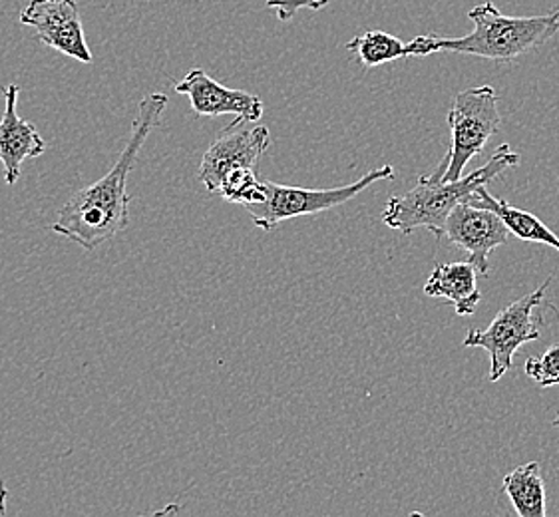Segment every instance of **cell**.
I'll list each match as a JSON object with an SVG mask.
<instances>
[{"label":"cell","instance_id":"obj_1","mask_svg":"<svg viewBox=\"0 0 559 517\" xmlns=\"http://www.w3.org/2000/svg\"><path fill=\"white\" fill-rule=\"evenodd\" d=\"M168 108V96L162 92L147 94L138 106L132 132L120 158L104 178L74 193L58 212L52 231L76 243L86 251H94L110 239L120 236L130 226V193L128 176L135 159L146 144L147 135L162 122V113Z\"/></svg>","mask_w":559,"mask_h":517},{"label":"cell","instance_id":"obj_2","mask_svg":"<svg viewBox=\"0 0 559 517\" xmlns=\"http://www.w3.org/2000/svg\"><path fill=\"white\" fill-rule=\"evenodd\" d=\"M520 161L522 156L508 144H502L481 168L462 176L460 180L442 181L435 180L432 176H420L411 192L389 200L382 212V224L406 236L425 227L437 239H442L444 224L452 209L459 203L468 202L478 188L498 180L503 171L515 168Z\"/></svg>","mask_w":559,"mask_h":517},{"label":"cell","instance_id":"obj_3","mask_svg":"<svg viewBox=\"0 0 559 517\" xmlns=\"http://www.w3.org/2000/svg\"><path fill=\"white\" fill-rule=\"evenodd\" d=\"M474 31L460 38L430 36L432 52H456L493 62L515 58L546 45L559 33V9L542 16H506L493 2H484L468 12Z\"/></svg>","mask_w":559,"mask_h":517},{"label":"cell","instance_id":"obj_4","mask_svg":"<svg viewBox=\"0 0 559 517\" xmlns=\"http://www.w3.org/2000/svg\"><path fill=\"white\" fill-rule=\"evenodd\" d=\"M502 124L498 94L492 86H480L456 94L448 112L450 147L440 161L435 180L454 181L464 176V168L476 158Z\"/></svg>","mask_w":559,"mask_h":517},{"label":"cell","instance_id":"obj_5","mask_svg":"<svg viewBox=\"0 0 559 517\" xmlns=\"http://www.w3.org/2000/svg\"><path fill=\"white\" fill-rule=\"evenodd\" d=\"M392 178H394V168L381 166L365 173L355 183L331 188V190H305V188H292V185H281L275 181L263 180L265 200L246 205V212L259 229L273 231L287 219L329 212L333 207L355 200L358 193L365 192L372 183L392 180Z\"/></svg>","mask_w":559,"mask_h":517},{"label":"cell","instance_id":"obj_6","mask_svg":"<svg viewBox=\"0 0 559 517\" xmlns=\"http://www.w3.org/2000/svg\"><path fill=\"white\" fill-rule=\"evenodd\" d=\"M551 279L542 282L536 291L508 304L490 325L481 330H471L464 338V347L484 349L490 354V383H498L514 364L515 352L526 342L542 337V316L537 309L544 304Z\"/></svg>","mask_w":559,"mask_h":517},{"label":"cell","instance_id":"obj_7","mask_svg":"<svg viewBox=\"0 0 559 517\" xmlns=\"http://www.w3.org/2000/svg\"><path fill=\"white\" fill-rule=\"evenodd\" d=\"M271 135L265 125L243 128L229 124L207 147L200 164V181L207 192L217 195L219 185L236 169H258L259 159L267 152Z\"/></svg>","mask_w":559,"mask_h":517},{"label":"cell","instance_id":"obj_8","mask_svg":"<svg viewBox=\"0 0 559 517\" xmlns=\"http://www.w3.org/2000/svg\"><path fill=\"white\" fill-rule=\"evenodd\" d=\"M21 23L36 31L43 45L90 64L94 57L86 45L76 0H31Z\"/></svg>","mask_w":559,"mask_h":517},{"label":"cell","instance_id":"obj_9","mask_svg":"<svg viewBox=\"0 0 559 517\" xmlns=\"http://www.w3.org/2000/svg\"><path fill=\"white\" fill-rule=\"evenodd\" d=\"M512 236L502 217L472 203H459L448 215L442 237L464 249L480 275L490 273V253Z\"/></svg>","mask_w":559,"mask_h":517},{"label":"cell","instance_id":"obj_10","mask_svg":"<svg viewBox=\"0 0 559 517\" xmlns=\"http://www.w3.org/2000/svg\"><path fill=\"white\" fill-rule=\"evenodd\" d=\"M178 94L188 96L191 108L203 118H217L231 113L236 120L231 124H253L263 116V101L255 94L237 88H227L213 80L202 68H193L186 79L174 86Z\"/></svg>","mask_w":559,"mask_h":517},{"label":"cell","instance_id":"obj_11","mask_svg":"<svg viewBox=\"0 0 559 517\" xmlns=\"http://www.w3.org/2000/svg\"><path fill=\"white\" fill-rule=\"evenodd\" d=\"M21 88L9 84L4 88V113L0 120V164L4 169V183L14 185L21 180L24 159L40 158L46 152L45 137L36 125L16 112Z\"/></svg>","mask_w":559,"mask_h":517},{"label":"cell","instance_id":"obj_12","mask_svg":"<svg viewBox=\"0 0 559 517\" xmlns=\"http://www.w3.org/2000/svg\"><path fill=\"white\" fill-rule=\"evenodd\" d=\"M478 269L471 258L459 263H438L425 285V292L435 299H444L454 306L456 315L468 316L476 313L481 301L478 289Z\"/></svg>","mask_w":559,"mask_h":517},{"label":"cell","instance_id":"obj_13","mask_svg":"<svg viewBox=\"0 0 559 517\" xmlns=\"http://www.w3.org/2000/svg\"><path fill=\"white\" fill-rule=\"evenodd\" d=\"M347 50L362 67L367 68L382 67L386 62H394L401 58H423L435 55L430 45V34L416 36L411 43H403L401 38L382 31H370V33L355 36L353 40H348Z\"/></svg>","mask_w":559,"mask_h":517},{"label":"cell","instance_id":"obj_14","mask_svg":"<svg viewBox=\"0 0 559 517\" xmlns=\"http://www.w3.org/2000/svg\"><path fill=\"white\" fill-rule=\"evenodd\" d=\"M468 203L496 212L502 217L503 224L510 229V233L518 237V239L530 241V243H544V245L559 251V237L548 226H544L536 215L524 212V209H518L514 205L493 197L492 193L486 190V185H481L476 192L472 193Z\"/></svg>","mask_w":559,"mask_h":517},{"label":"cell","instance_id":"obj_15","mask_svg":"<svg viewBox=\"0 0 559 517\" xmlns=\"http://www.w3.org/2000/svg\"><path fill=\"white\" fill-rule=\"evenodd\" d=\"M503 494L520 517H546V482L537 461L518 466L503 478Z\"/></svg>","mask_w":559,"mask_h":517},{"label":"cell","instance_id":"obj_16","mask_svg":"<svg viewBox=\"0 0 559 517\" xmlns=\"http://www.w3.org/2000/svg\"><path fill=\"white\" fill-rule=\"evenodd\" d=\"M225 202L251 205L265 200V183L259 180L258 169H236L219 185V192Z\"/></svg>","mask_w":559,"mask_h":517},{"label":"cell","instance_id":"obj_17","mask_svg":"<svg viewBox=\"0 0 559 517\" xmlns=\"http://www.w3.org/2000/svg\"><path fill=\"white\" fill-rule=\"evenodd\" d=\"M524 371L532 381L544 388L559 386V345L549 347L539 357H530L524 364Z\"/></svg>","mask_w":559,"mask_h":517},{"label":"cell","instance_id":"obj_18","mask_svg":"<svg viewBox=\"0 0 559 517\" xmlns=\"http://www.w3.org/2000/svg\"><path fill=\"white\" fill-rule=\"evenodd\" d=\"M331 0H267L269 9L277 12V19L287 23L301 9L307 11H321Z\"/></svg>","mask_w":559,"mask_h":517},{"label":"cell","instance_id":"obj_19","mask_svg":"<svg viewBox=\"0 0 559 517\" xmlns=\"http://www.w3.org/2000/svg\"><path fill=\"white\" fill-rule=\"evenodd\" d=\"M7 502H9V490L4 482H0V517L7 516Z\"/></svg>","mask_w":559,"mask_h":517},{"label":"cell","instance_id":"obj_20","mask_svg":"<svg viewBox=\"0 0 559 517\" xmlns=\"http://www.w3.org/2000/svg\"><path fill=\"white\" fill-rule=\"evenodd\" d=\"M551 424H554V426L558 428L559 430V410L556 412V418H554V422H551Z\"/></svg>","mask_w":559,"mask_h":517}]
</instances>
